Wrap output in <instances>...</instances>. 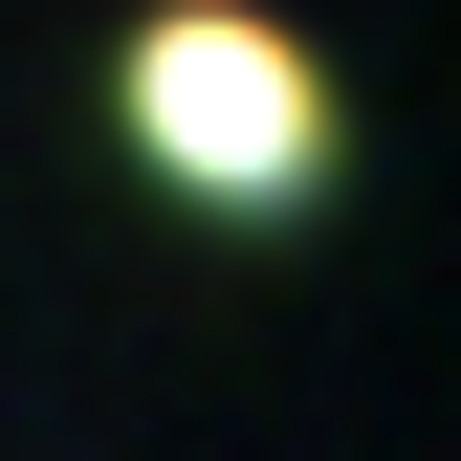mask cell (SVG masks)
I'll list each match as a JSON object with an SVG mask.
<instances>
[{
	"label": "cell",
	"instance_id": "6da1fadb",
	"mask_svg": "<svg viewBox=\"0 0 461 461\" xmlns=\"http://www.w3.org/2000/svg\"><path fill=\"white\" fill-rule=\"evenodd\" d=\"M132 154L198 198H308L330 176V88L264 0H154L132 23Z\"/></svg>",
	"mask_w": 461,
	"mask_h": 461
}]
</instances>
